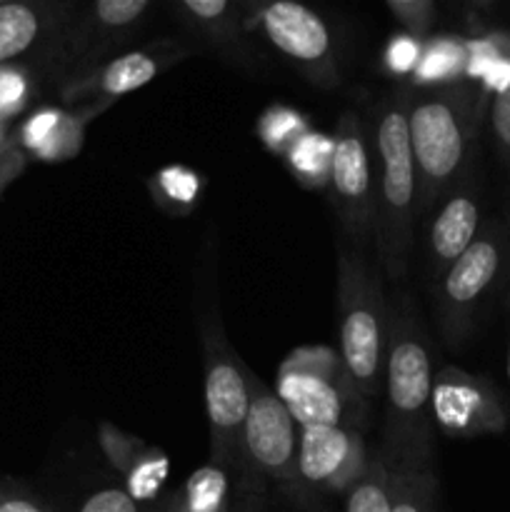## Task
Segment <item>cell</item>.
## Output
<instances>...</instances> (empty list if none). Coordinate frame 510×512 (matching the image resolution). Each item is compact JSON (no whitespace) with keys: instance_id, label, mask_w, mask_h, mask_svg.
<instances>
[{"instance_id":"28","label":"cell","mask_w":510,"mask_h":512,"mask_svg":"<svg viewBox=\"0 0 510 512\" xmlns=\"http://www.w3.org/2000/svg\"><path fill=\"white\" fill-rule=\"evenodd\" d=\"M153 188L158 190V198L163 203L173 200V203L190 205L198 195V178L190 170L175 165V168L160 170L158 178H153Z\"/></svg>"},{"instance_id":"2","label":"cell","mask_w":510,"mask_h":512,"mask_svg":"<svg viewBox=\"0 0 510 512\" xmlns=\"http://www.w3.org/2000/svg\"><path fill=\"white\" fill-rule=\"evenodd\" d=\"M375 245L378 263L388 280H403L408 273L413 225L418 213V178L408 135L405 93H395L378 105L375 125Z\"/></svg>"},{"instance_id":"9","label":"cell","mask_w":510,"mask_h":512,"mask_svg":"<svg viewBox=\"0 0 510 512\" xmlns=\"http://www.w3.org/2000/svg\"><path fill=\"white\" fill-rule=\"evenodd\" d=\"M260 25L265 38L285 55L303 75H308L315 85L333 88L340 83L338 65H335L333 35L328 25L300 3H270L260 10Z\"/></svg>"},{"instance_id":"24","label":"cell","mask_w":510,"mask_h":512,"mask_svg":"<svg viewBox=\"0 0 510 512\" xmlns=\"http://www.w3.org/2000/svg\"><path fill=\"white\" fill-rule=\"evenodd\" d=\"M33 95V78L23 65L0 68V120L18 115Z\"/></svg>"},{"instance_id":"35","label":"cell","mask_w":510,"mask_h":512,"mask_svg":"<svg viewBox=\"0 0 510 512\" xmlns=\"http://www.w3.org/2000/svg\"><path fill=\"white\" fill-rule=\"evenodd\" d=\"M163 512H170V510H168V508H165V503H163Z\"/></svg>"},{"instance_id":"16","label":"cell","mask_w":510,"mask_h":512,"mask_svg":"<svg viewBox=\"0 0 510 512\" xmlns=\"http://www.w3.org/2000/svg\"><path fill=\"white\" fill-rule=\"evenodd\" d=\"M478 223L480 210L470 193H453L438 210L428 230V275L435 285L473 245Z\"/></svg>"},{"instance_id":"20","label":"cell","mask_w":510,"mask_h":512,"mask_svg":"<svg viewBox=\"0 0 510 512\" xmlns=\"http://www.w3.org/2000/svg\"><path fill=\"white\" fill-rule=\"evenodd\" d=\"M345 512H390V468L380 453L368 458L365 473L350 485Z\"/></svg>"},{"instance_id":"22","label":"cell","mask_w":510,"mask_h":512,"mask_svg":"<svg viewBox=\"0 0 510 512\" xmlns=\"http://www.w3.org/2000/svg\"><path fill=\"white\" fill-rule=\"evenodd\" d=\"M285 158L305 185H325L330 178L333 140L320 133H305L295 140Z\"/></svg>"},{"instance_id":"23","label":"cell","mask_w":510,"mask_h":512,"mask_svg":"<svg viewBox=\"0 0 510 512\" xmlns=\"http://www.w3.org/2000/svg\"><path fill=\"white\" fill-rule=\"evenodd\" d=\"M305 133H308L305 120L300 118L298 113H293V110L280 108V105L270 108L268 113L263 115V120H260V135H263V140L270 148L278 150V153L283 155L288 153V150L293 148L295 140Z\"/></svg>"},{"instance_id":"7","label":"cell","mask_w":510,"mask_h":512,"mask_svg":"<svg viewBox=\"0 0 510 512\" xmlns=\"http://www.w3.org/2000/svg\"><path fill=\"white\" fill-rule=\"evenodd\" d=\"M248 380V418L243 428V468L283 488L298 485L300 425L278 395L245 368ZM240 468V470H243Z\"/></svg>"},{"instance_id":"11","label":"cell","mask_w":510,"mask_h":512,"mask_svg":"<svg viewBox=\"0 0 510 512\" xmlns=\"http://www.w3.org/2000/svg\"><path fill=\"white\" fill-rule=\"evenodd\" d=\"M500 265V250L493 235L475 238L473 245L455 260L448 273L435 285L438 320L445 340L455 343L463 335L465 320L480 295L493 283Z\"/></svg>"},{"instance_id":"10","label":"cell","mask_w":510,"mask_h":512,"mask_svg":"<svg viewBox=\"0 0 510 512\" xmlns=\"http://www.w3.org/2000/svg\"><path fill=\"white\" fill-rule=\"evenodd\" d=\"M368 468L360 430L335 425L300 428L298 483L315 493H348Z\"/></svg>"},{"instance_id":"15","label":"cell","mask_w":510,"mask_h":512,"mask_svg":"<svg viewBox=\"0 0 510 512\" xmlns=\"http://www.w3.org/2000/svg\"><path fill=\"white\" fill-rule=\"evenodd\" d=\"M70 5L3 3L0 0V68L20 65L43 45H53L65 28Z\"/></svg>"},{"instance_id":"14","label":"cell","mask_w":510,"mask_h":512,"mask_svg":"<svg viewBox=\"0 0 510 512\" xmlns=\"http://www.w3.org/2000/svg\"><path fill=\"white\" fill-rule=\"evenodd\" d=\"M433 420L448 435H473L495 428V405L483 385L455 368L433 378Z\"/></svg>"},{"instance_id":"3","label":"cell","mask_w":510,"mask_h":512,"mask_svg":"<svg viewBox=\"0 0 510 512\" xmlns=\"http://www.w3.org/2000/svg\"><path fill=\"white\" fill-rule=\"evenodd\" d=\"M388 303L375 265L358 248L340 245L338 255V338L340 360L355 388L373 403L385 383Z\"/></svg>"},{"instance_id":"36","label":"cell","mask_w":510,"mask_h":512,"mask_svg":"<svg viewBox=\"0 0 510 512\" xmlns=\"http://www.w3.org/2000/svg\"><path fill=\"white\" fill-rule=\"evenodd\" d=\"M0 153H3V150H0Z\"/></svg>"},{"instance_id":"33","label":"cell","mask_w":510,"mask_h":512,"mask_svg":"<svg viewBox=\"0 0 510 512\" xmlns=\"http://www.w3.org/2000/svg\"><path fill=\"white\" fill-rule=\"evenodd\" d=\"M25 168V153L18 148V145H10L0 153V193L23 173Z\"/></svg>"},{"instance_id":"8","label":"cell","mask_w":510,"mask_h":512,"mask_svg":"<svg viewBox=\"0 0 510 512\" xmlns=\"http://www.w3.org/2000/svg\"><path fill=\"white\" fill-rule=\"evenodd\" d=\"M328 183L345 233L355 245H363L365 238L375 233V180L363 125L350 110L338 123Z\"/></svg>"},{"instance_id":"19","label":"cell","mask_w":510,"mask_h":512,"mask_svg":"<svg viewBox=\"0 0 510 512\" xmlns=\"http://www.w3.org/2000/svg\"><path fill=\"white\" fill-rule=\"evenodd\" d=\"M433 468L390 470V512H435Z\"/></svg>"},{"instance_id":"32","label":"cell","mask_w":510,"mask_h":512,"mask_svg":"<svg viewBox=\"0 0 510 512\" xmlns=\"http://www.w3.org/2000/svg\"><path fill=\"white\" fill-rule=\"evenodd\" d=\"M493 128L500 143L510 150V83L498 90V98L493 105Z\"/></svg>"},{"instance_id":"1","label":"cell","mask_w":510,"mask_h":512,"mask_svg":"<svg viewBox=\"0 0 510 512\" xmlns=\"http://www.w3.org/2000/svg\"><path fill=\"white\" fill-rule=\"evenodd\" d=\"M383 455L390 470L433 468V370L408 298L390 315L385 348Z\"/></svg>"},{"instance_id":"31","label":"cell","mask_w":510,"mask_h":512,"mask_svg":"<svg viewBox=\"0 0 510 512\" xmlns=\"http://www.w3.org/2000/svg\"><path fill=\"white\" fill-rule=\"evenodd\" d=\"M0 512H53L43 498L15 480H0Z\"/></svg>"},{"instance_id":"30","label":"cell","mask_w":510,"mask_h":512,"mask_svg":"<svg viewBox=\"0 0 510 512\" xmlns=\"http://www.w3.org/2000/svg\"><path fill=\"white\" fill-rule=\"evenodd\" d=\"M423 48H420V40H415L413 35H395L390 40L388 50H385V65L393 70L395 75H408L415 73L418 68V60Z\"/></svg>"},{"instance_id":"4","label":"cell","mask_w":510,"mask_h":512,"mask_svg":"<svg viewBox=\"0 0 510 512\" xmlns=\"http://www.w3.org/2000/svg\"><path fill=\"white\" fill-rule=\"evenodd\" d=\"M418 178V210H428L458 178L473 138V95L463 85L405 95Z\"/></svg>"},{"instance_id":"5","label":"cell","mask_w":510,"mask_h":512,"mask_svg":"<svg viewBox=\"0 0 510 512\" xmlns=\"http://www.w3.org/2000/svg\"><path fill=\"white\" fill-rule=\"evenodd\" d=\"M275 395L300 428L335 425L363 430L368 403L355 388L340 353L325 345L295 348L280 363Z\"/></svg>"},{"instance_id":"6","label":"cell","mask_w":510,"mask_h":512,"mask_svg":"<svg viewBox=\"0 0 510 512\" xmlns=\"http://www.w3.org/2000/svg\"><path fill=\"white\" fill-rule=\"evenodd\" d=\"M205 365V410L210 423V465L238 478L243 468V428L248 418L245 363L225 340L218 313L200 323Z\"/></svg>"},{"instance_id":"29","label":"cell","mask_w":510,"mask_h":512,"mask_svg":"<svg viewBox=\"0 0 510 512\" xmlns=\"http://www.w3.org/2000/svg\"><path fill=\"white\" fill-rule=\"evenodd\" d=\"M230 512H268L265 508V478L243 468L235 478V495L230 500Z\"/></svg>"},{"instance_id":"18","label":"cell","mask_w":510,"mask_h":512,"mask_svg":"<svg viewBox=\"0 0 510 512\" xmlns=\"http://www.w3.org/2000/svg\"><path fill=\"white\" fill-rule=\"evenodd\" d=\"M173 10L193 23L200 33L220 43H233V38H238L240 8L228 0H180Z\"/></svg>"},{"instance_id":"26","label":"cell","mask_w":510,"mask_h":512,"mask_svg":"<svg viewBox=\"0 0 510 512\" xmlns=\"http://www.w3.org/2000/svg\"><path fill=\"white\" fill-rule=\"evenodd\" d=\"M148 10V0H98V3L90 8V13H93L95 23H98L100 28L120 30L138 23Z\"/></svg>"},{"instance_id":"12","label":"cell","mask_w":510,"mask_h":512,"mask_svg":"<svg viewBox=\"0 0 510 512\" xmlns=\"http://www.w3.org/2000/svg\"><path fill=\"white\" fill-rule=\"evenodd\" d=\"M180 50H133V53L118 55L108 65L98 68L95 73L83 75V78L70 80L63 88V100L70 105L93 103V100H105L110 103L113 98L128 95L133 90L148 85L165 65L175 63L180 58Z\"/></svg>"},{"instance_id":"17","label":"cell","mask_w":510,"mask_h":512,"mask_svg":"<svg viewBox=\"0 0 510 512\" xmlns=\"http://www.w3.org/2000/svg\"><path fill=\"white\" fill-rule=\"evenodd\" d=\"M170 512H230L228 473L215 465L195 470L188 483L170 500H165Z\"/></svg>"},{"instance_id":"27","label":"cell","mask_w":510,"mask_h":512,"mask_svg":"<svg viewBox=\"0 0 510 512\" xmlns=\"http://www.w3.org/2000/svg\"><path fill=\"white\" fill-rule=\"evenodd\" d=\"M385 8L415 40L425 38L435 23V5L430 0H388Z\"/></svg>"},{"instance_id":"13","label":"cell","mask_w":510,"mask_h":512,"mask_svg":"<svg viewBox=\"0 0 510 512\" xmlns=\"http://www.w3.org/2000/svg\"><path fill=\"white\" fill-rule=\"evenodd\" d=\"M100 445L115 470L123 475V488L128 490L130 498L145 508L160 505V490L170 473L168 455L160 448H148L138 438L120 433L113 425L100 428Z\"/></svg>"},{"instance_id":"34","label":"cell","mask_w":510,"mask_h":512,"mask_svg":"<svg viewBox=\"0 0 510 512\" xmlns=\"http://www.w3.org/2000/svg\"><path fill=\"white\" fill-rule=\"evenodd\" d=\"M10 145H15V143L8 138V123H5V120H0V150L10 148Z\"/></svg>"},{"instance_id":"21","label":"cell","mask_w":510,"mask_h":512,"mask_svg":"<svg viewBox=\"0 0 510 512\" xmlns=\"http://www.w3.org/2000/svg\"><path fill=\"white\" fill-rule=\"evenodd\" d=\"M465 65H468V48L463 43L453 38L430 40L420 53L415 80L423 85L445 83V80L458 78Z\"/></svg>"},{"instance_id":"25","label":"cell","mask_w":510,"mask_h":512,"mask_svg":"<svg viewBox=\"0 0 510 512\" xmlns=\"http://www.w3.org/2000/svg\"><path fill=\"white\" fill-rule=\"evenodd\" d=\"M75 512H163V503L155 508H145V505L135 503L120 483H103L80 500Z\"/></svg>"}]
</instances>
